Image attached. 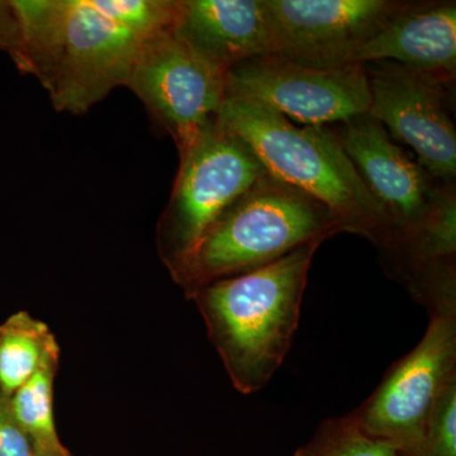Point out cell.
Masks as SVG:
<instances>
[{
    "instance_id": "cell-1",
    "label": "cell",
    "mask_w": 456,
    "mask_h": 456,
    "mask_svg": "<svg viewBox=\"0 0 456 456\" xmlns=\"http://www.w3.org/2000/svg\"><path fill=\"white\" fill-rule=\"evenodd\" d=\"M321 242L191 294L237 391L253 395L283 364L299 325L312 259Z\"/></svg>"
},
{
    "instance_id": "cell-2",
    "label": "cell",
    "mask_w": 456,
    "mask_h": 456,
    "mask_svg": "<svg viewBox=\"0 0 456 456\" xmlns=\"http://www.w3.org/2000/svg\"><path fill=\"white\" fill-rule=\"evenodd\" d=\"M217 121L248 143L270 176L331 209L345 232L365 237L378 248L386 244V216L334 131L299 127L268 108L227 94Z\"/></svg>"
},
{
    "instance_id": "cell-3",
    "label": "cell",
    "mask_w": 456,
    "mask_h": 456,
    "mask_svg": "<svg viewBox=\"0 0 456 456\" xmlns=\"http://www.w3.org/2000/svg\"><path fill=\"white\" fill-rule=\"evenodd\" d=\"M341 232L331 209L266 173L216 221L173 278L191 296Z\"/></svg>"
},
{
    "instance_id": "cell-4",
    "label": "cell",
    "mask_w": 456,
    "mask_h": 456,
    "mask_svg": "<svg viewBox=\"0 0 456 456\" xmlns=\"http://www.w3.org/2000/svg\"><path fill=\"white\" fill-rule=\"evenodd\" d=\"M179 155L178 174L159 224V244L171 274L216 221L266 174L248 143L217 118Z\"/></svg>"
},
{
    "instance_id": "cell-5",
    "label": "cell",
    "mask_w": 456,
    "mask_h": 456,
    "mask_svg": "<svg viewBox=\"0 0 456 456\" xmlns=\"http://www.w3.org/2000/svg\"><path fill=\"white\" fill-rule=\"evenodd\" d=\"M454 380L456 311L434 312L421 341L350 415L369 436L395 446L399 456H413L432 411Z\"/></svg>"
},
{
    "instance_id": "cell-6",
    "label": "cell",
    "mask_w": 456,
    "mask_h": 456,
    "mask_svg": "<svg viewBox=\"0 0 456 456\" xmlns=\"http://www.w3.org/2000/svg\"><path fill=\"white\" fill-rule=\"evenodd\" d=\"M154 37L119 22L102 0H66L61 40L44 84L55 110L83 114L127 86L141 50Z\"/></svg>"
},
{
    "instance_id": "cell-7",
    "label": "cell",
    "mask_w": 456,
    "mask_h": 456,
    "mask_svg": "<svg viewBox=\"0 0 456 456\" xmlns=\"http://www.w3.org/2000/svg\"><path fill=\"white\" fill-rule=\"evenodd\" d=\"M226 94L316 127L362 116L370 106L364 66L311 65L275 55L254 57L230 69Z\"/></svg>"
},
{
    "instance_id": "cell-8",
    "label": "cell",
    "mask_w": 456,
    "mask_h": 456,
    "mask_svg": "<svg viewBox=\"0 0 456 456\" xmlns=\"http://www.w3.org/2000/svg\"><path fill=\"white\" fill-rule=\"evenodd\" d=\"M362 66L370 90L369 116L411 147L432 178L454 183L456 131L450 108L454 84L395 62Z\"/></svg>"
},
{
    "instance_id": "cell-9",
    "label": "cell",
    "mask_w": 456,
    "mask_h": 456,
    "mask_svg": "<svg viewBox=\"0 0 456 456\" xmlns=\"http://www.w3.org/2000/svg\"><path fill=\"white\" fill-rule=\"evenodd\" d=\"M126 86L182 152L217 118L226 98V74L207 64L170 29L146 42Z\"/></svg>"
},
{
    "instance_id": "cell-10",
    "label": "cell",
    "mask_w": 456,
    "mask_h": 456,
    "mask_svg": "<svg viewBox=\"0 0 456 456\" xmlns=\"http://www.w3.org/2000/svg\"><path fill=\"white\" fill-rule=\"evenodd\" d=\"M404 2L263 0L270 53L320 66L349 65L350 56Z\"/></svg>"
},
{
    "instance_id": "cell-11",
    "label": "cell",
    "mask_w": 456,
    "mask_h": 456,
    "mask_svg": "<svg viewBox=\"0 0 456 456\" xmlns=\"http://www.w3.org/2000/svg\"><path fill=\"white\" fill-rule=\"evenodd\" d=\"M341 126L336 137L388 222L389 237L382 248L422 220L441 182L395 145L382 123L368 113Z\"/></svg>"
},
{
    "instance_id": "cell-12",
    "label": "cell",
    "mask_w": 456,
    "mask_h": 456,
    "mask_svg": "<svg viewBox=\"0 0 456 456\" xmlns=\"http://www.w3.org/2000/svg\"><path fill=\"white\" fill-rule=\"evenodd\" d=\"M389 61L454 84L456 3L404 2L362 42L349 65Z\"/></svg>"
},
{
    "instance_id": "cell-13",
    "label": "cell",
    "mask_w": 456,
    "mask_h": 456,
    "mask_svg": "<svg viewBox=\"0 0 456 456\" xmlns=\"http://www.w3.org/2000/svg\"><path fill=\"white\" fill-rule=\"evenodd\" d=\"M173 33L224 74L270 53L263 0H176Z\"/></svg>"
},
{
    "instance_id": "cell-14",
    "label": "cell",
    "mask_w": 456,
    "mask_h": 456,
    "mask_svg": "<svg viewBox=\"0 0 456 456\" xmlns=\"http://www.w3.org/2000/svg\"><path fill=\"white\" fill-rule=\"evenodd\" d=\"M380 251L384 268L407 290L456 270L455 183H441L422 220Z\"/></svg>"
},
{
    "instance_id": "cell-15",
    "label": "cell",
    "mask_w": 456,
    "mask_h": 456,
    "mask_svg": "<svg viewBox=\"0 0 456 456\" xmlns=\"http://www.w3.org/2000/svg\"><path fill=\"white\" fill-rule=\"evenodd\" d=\"M59 351L56 345L46 354L36 373L12 395L11 406L18 424L32 440L36 452L71 456L59 439L53 416V380Z\"/></svg>"
},
{
    "instance_id": "cell-16",
    "label": "cell",
    "mask_w": 456,
    "mask_h": 456,
    "mask_svg": "<svg viewBox=\"0 0 456 456\" xmlns=\"http://www.w3.org/2000/svg\"><path fill=\"white\" fill-rule=\"evenodd\" d=\"M56 345L49 327L27 312L8 318L0 325V392L12 397Z\"/></svg>"
},
{
    "instance_id": "cell-17",
    "label": "cell",
    "mask_w": 456,
    "mask_h": 456,
    "mask_svg": "<svg viewBox=\"0 0 456 456\" xmlns=\"http://www.w3.org/2000/svg\"><path fill=\"white\" fill-rule=\"evenodd\" d=\"M294 456H399L395 446L365 434L350 413L326 419Z\"/></svg>"
},
{
    "instance_id": "cell-18",
    "label": "cell",
    "mask_w": 456,
    "mask_h": 456,
    "mask_svg": "<svg viewBox=\"0 0 456 456\" xmlns=\"http://www.w3.org/2000/svg\"><path fill=\"white\" fill-rule=\"evenodd\" d=\"M413 456H456V380L437 401Z\"/></svg>"
},
{
    "instance_id": "cell-19",
    "label": "cell",
    "mask_w": 456,
    "mask_h": 456,
    "mask_svg": "<svg viewBox=\"0 0 456 456\" xmlns=\"http://www.w3.org/2000/svg\"><path fill=\"white\" fill-rule=\"evenodd\" d=\"M0 456H36L35 445L18 424L11 397L0 392Z\"/></svg>"
},
{
    "instance_id": "cell-20",
    "label": "cell",
    "mask_w": 456,
    "mask_h": 456,
    "mask_svg": "<svg viewBox=\"0 0 456 456\" xmlns=\"http://www.w3.org/2000/svg\"><path fill=\"white\" fill-rule=\"evenodd\" d=\"M0 51L8 53L20 73L29 74L22 31L12 0H0Z\"/></svg>"
},
{
    "instance_id": "cell-21",
    "label": "cell",
    "mask_w": 456,
    "mask_h": 456,
    "mask_svg": "<svg viewBox=\"0 0 456 456\" xmlns=\"http://www.w3.org/2000/svg\"><path fill=\"white\" fill-rule=\"evenodd\" d=\"M36 456H53V455L41 454V452H36Z\"/></svg>"
}]
</instances>
